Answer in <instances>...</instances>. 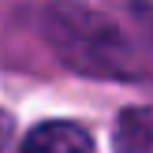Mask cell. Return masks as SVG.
Segmentation results:
<instances>
[{
	"label": "cell",
	"mask_w": 153,
	"mask_h": 153,
	"mask_svg": "<svg viewBox=\"0 0 153 153\" xmlns=\"http://www.w3.org/2000/svg\"><path fill=\"white\" fill-rule=\"evenodd\" d=\"M7 138H11V116H7V112H0V149L7 146Z\"/></svg>",
	"instance_id": "277c9868"
},
{
	"label": "cell",
	"mask_w": 153,
	"mask_h": 153,
	"mask_svg": "<svg viewBox=\"0 0 153 153\" xmlns=\"http://www.w3.org/2000/svg\"><path fill=\"white\" fill-rule=\"evenodd\" d=\"M19 153H97V149H94V138L79 123L49 120V123H37L22 138Z\"/></svg>",
	"instance_id": "7a4b0ae2"
},
{
	"label": "cell",
	"mask_w": 153,
	"mask_h": 153,
	"mask_svg": "<svg viewBox=\"0 0 153 153\" xmlns=\"http://www.w3.org/2000/svg\"><path fill=\"white\" fill-rule=\"evenodd\" d=\"M41 34L60 64L86 79H142L146 71L138 45L127 37V30L90 4H49L41 15Z\"/></svg>",
	"instance_id": "6da1fadb"
},
{
	"label": "cell",
	"mask_w": 153,
	"mask_h": 153,
	"mask_svg": "<svg viewBox=\"0 0 153 153\" xmlns=\"http://www.w3.org/2000/svg\"><path fill=\"white\" fill-rule=\"evenodd\" d=\"M112 149L116 153H153V108H123L112 127Z\"/></svg>",
	"instance_id": "3957f363"
}]
</instances>
